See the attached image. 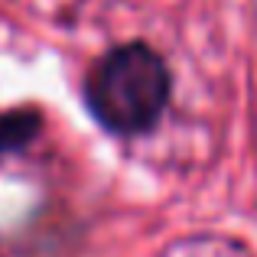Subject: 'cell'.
I'll use <instances>...</instances> for the list:
<instances>
[{"label":"cell","instance_id":"cell-1","mask_svg":"<svg viewBox=\"0 0 257 257\" xmlns=\"http://www.w3.org/2000/svg\"><path fill=\"white\" fill-rule=\"evenodd\" d=\"M173 78L163 56L147 43H120L88 69L85 107L107 134L140 137L163 117Z\"/></svg>","mask_w":257,"mask_h":257},{"label":"cell","instance_id":"cell-2","mask_svg":"<svg viewBox=\"0 0 257 257\" xmlns=\"http://www.w3.org/2000/svg\"><path fill=\"white\" fill-rule=\"evenodd\" d=\"M43 131V111L39 107H13L0 111V157L30 147Z\"/></svg>","mask_w":257,"mask_h":257}]
</instances>
